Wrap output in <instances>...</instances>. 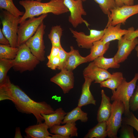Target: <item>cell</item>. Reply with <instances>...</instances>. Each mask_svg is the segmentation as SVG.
Here are the masks:
<instances>
[{
	"instance_id": "obj_1",
	"label": "cell",
	"mask_w": 138,
	"mask_h": 138,
	"mask_svg": "<svg viewBox=\"0 0 138 138\" xmlns=\"http://www.w3.org/2000/svg\"><path fill=\"white\" fill-rule=\"evenodd\" d=\"M11 100L19 112L32 114L37 123L44 121L42 114H49L55 110L44 101L37 102L30 98L19 86L12 83L7 76L5 81L0 84V100Z\"/></svg>"
},
{
	"instance_id": "obj_2",
	"label": "cell",
	"mask_w": 138,
	"mask_h": 138,
	"mask_svg": "<svg viewBox=\"0 0 138 138\" xmlns=\"http://www.w3.org/2000/svg\"><path fill=\"white\" fill-rule=\"evenodd\" d=\"M19 3L25 10L23 15L20 17L19 24L29 18L43 14L52 13L59 15L69 12L64 4V0H50L47 3L37 0H22Z\"/></svg>"
},
{
	"instance_id": "obj_3",
	"label": "cell",
	"mask_w": 138,
	"mask_h": 138,
	"mask_svg": "<svg viewBox=\"0 0 138 138\" xmlns=\"http://www.w3.org/2000/svg\"><path fill=\"white\" fill-rule=\"evenodd\" d=\"M0 18L2 32L9 41L10 46L18 47V31L20 17H17L6 10L1 9Z\"/></svg>"
},
{
	"instance_id": "obj_4",
	"label": "cell",
	"mask_w": 138,
	"mask_h": 138,
	"mask_svg": "<svg viewBox=\"0 0 138 138\" xmlns=\"http://www.w3.org/2000/svg\"><path fill=\"white\" fill-rule=\"evenodd\" d=\"M138 80V72L135 74L134 78L129 82H127L124 78L121 84L116 90L112 91L111 100L113 101H120L123 103L125 108L124 113L126 117L129 116L131 113L129 101L133 94Z\"/></svg>"
},
{
	"instance_id": "obj_5",
	"label": "cell",
	"mask_w": 138,
	"mask_h": 138,
	"mask_svg": "<svg viewBox=\"0 0 138 138\" xmlns=\"http://www.w3.org/2000/svg\"><path fill=\"white\" fill-rule=\"evenodd\" d=\"M13 60V69L20 73L34 70L40 62L33 54L25 43L18 47L17 54Z\"/></svg>"
},
{
	"instance_id": "obj_6",
	"label": "cell",
	"mask_w": 138,
	"mask_h": 138,
	"mask_svg": "<svg viewBox=\"0 0 138 138\" xmlns=\"http://www.w3.org/2000/svg\"><path fill=\"white\" fill-rule=\"evenodd\" d=\"M48 14L42 15L37 17L30 18L20 24L18 31V46L25 43L35 33L40 26L43 22Z\"/></svg>"
},
{
	"instance_id": "obj_7",
	"label": "cell",
	"mask_w": 138,
	"mask_h": 138,
	"mask_svg": "<svg viewBox=\"0 0 138 138\" xmlns=\"http://www.w3.org/2000/svg\"><path fill=\"white\" fill-rule=\"evenodd\" d=\"M112 104L111 113L107 121V136L110 138H116L122 124V116L125 108L123 103L120 101H114Z\"/></svg>"
},
{
	"instance_id": "obj_8",
	"label": "cell",
	"mask_w": 138,
	"mask_h": 138,
	"mask_svg": "<svg viewBox=\"0 0 138 138\" xmlns=\"http://www.w3.org/2000/svg\"><path fill=\"white\" fill-rule=\"evenodd\" d=\"M46 26L43 22L34 34L26 42L31 52L40 61L45 60V47L43 39Z\"/></svg>"
},
{
	"instance_id": "obj_9",
	"label": "cell",
	"mask_w": 138,
	"mask_h": 138,
	"mask_svg": "<svg viewBox=\"0 0 138 138\" xmlns=\"http://www.w3.org/2000/svg\"><path fill=\"white\" fill-rule=\"evenodd\" d=\"M81 0H64V3L70 12L68 20L74 28L79 24H84L88 27L89 24L82 17L87 13L84 9Z\"/></svg>"
},
{
	"instance_id": "obj_10",
	"label": "cell",
	"mask_w": 138,
	"mask_h": 138,
	"mask_svg": "<svg viewBox=\"0 0 138 138\" xmlns=\"http://www.w3.org/2000/svg\"><path fill=\"white\" fill-rule=\"evenodd\" d=\"M110 12L107 24L113 26L119 24L124 25L128 18L138 14V4L116 7L111 10Z\"/></svg>"
},
{
	"instance_id": "obj_11",
	"label": "cell",
	"mask_w": 138,
	"mask_h": 138,
	"mask_svg": "<svg viewBox=\"0 0 138 138\" xmlns=\"http://www.w3.org/2000/svg\"><path fill=\"white\" fill-rule=\"evenodd\" d=\"M70 30L73 37L75 39L78 47L87 49H90L94 42L102 39L104 31V30L90 29V34L87 35L83 32H78L71 28Z\"/></svg>"
},
{
	"instance_id": "obj_12",
	"label": "cell",
	"mask_w": 138,
	"mask_h": 138,
	"mask_svg": "<svg viewBox=\"0 0 138 138\" xmlns=\"http://www.w3.org/2000/svg\"><path fill=\"white\" fill-rule=\"evenodd\" d=\"M50 81L59 86L64 94L68 93L74 86V78L73 71L63 69L51 78Z\"/></svg>"
},
{
	"instance_id": "obj_13",
	"label": "cell",
	"mask_w": 138,
	"mask_h": 138,
	"mask_svg": "<svg viewBox=\"0 0 138 138\" xmlns=\"http://www.w3.org/2000/svg\"><path fill=\"white\" fill-rule=\"evenodd\" d=\"M138 44L137 38L128 40L123 36L118 41V50L113 57L116 61L120 64L125 61Z\"/></svg>"
},
{
	"instance_id": "obj_14",
	"label": "cell",
	"mask_w": 138,
	"mask_h": 138,
	"mask_svg": "<svg viewBox=\"0 0 138 138\" xmlns=\"http://www.w3.org/2000/svg\"><path fill=\"white\" fill-rule=\"evenodd\" d=\"M84 77H87L94 83L100 84L110 77L111 74L106 70L97 66L94 61L90 63L83 71Z\"/></svg>"
},
{
	"instance_id": "obj_15",
	"label": "cell",
	"mask_w": 138,
	"mask_h": 138,
	"mask_svg": "<svg viewBox=\"0 0 138 138\" xmlns=\"http://www.w3.org/2000/svg\"><path fill=\"white\" fill-rule=\"evenodd\" d=\"M121 24H119L113 26L107 24L104 29L103 35L101 40L105 43L115 40H119L134 28L132 27L127 30L122 29L121 28Z\"/></svg>"
},
{
	"instance_id": "obj_16",
	"label": "cell",
	"mask_w": 138,
	"mask_h": 138,
	"mask_svg": "<svg viewBox=\"0 0 138 138\" xmlns=\"http://www.w3.org/2000/svg\"><path fill=\"white\" fill-rule=\"evenodd\" d=\"M101 102L97 116L98 122H107L111 115L112 110V104L110 102V99L103 89L101 91Z\"/></svg>"
},
{
	"instance_id": "obj_17",
	"label": "cell",
	"mask_w": 138,
	"mask_h": 138,
	"mask_svg": "<svg viewBox=\"0 0 138 138\" xmlns=\"http://www.w3.org/2000/svg\"><path fill=\"white\" fill-rule=\"evenodd\" d=\"M84 77L85 81L82 86L81 94L78 100L77 106L82 107L91 104L95 105L96 101L90 89V85L93 81L87 77Z\"/></svg>"
},
{
	"instance_id": "obj_18",
	"label": "cell",
	"mask_w": 138,
	"mask_h": 138,
	"mask_svg": "<svg viewBox=\"0 0 138 138\" xmlns=\"http://www.w3.org/2000/svg\"><path fill=\"white\" fill-rule=\"evenodd\" d=\"M70 48L64 68L73 71L80 64L88 62L86 56H81L78 50L74 49L72 46Z\"/></svg>"
},
{
	"instance_id": "obj_19",
	"label": "cell",
	"mask_w": 138,
	"mask_h": 138,
	"mask_svg": "<svg viewBox=\"0 0 138 138\" xmlns=\"http://www.w3.org/2000/svg\"><path fill=\"white\" fill-rule=\"evenodd\" d=\"M49 127L44 122L38 123L26 128L25 132L27 137L51 138V134L48 131Z\"/></svg>"
},
{
	"instance_id": "obj_20",
	"label": "cell",
	"mask_w": 138,
	"mask_h": 138,
	"mask_svg": "<svg viewBox=\"0 0 138 138\" xmlns=\"http://www.w3.org/2000/svg\"><path fill=\"white\" fill-rule=\"evenodd\" d=\"M75 122L67 123L63 125H55L50 129V132L61 135L66 138L78 136V129Z\"/></svg>"
},
{
	"instance_id": "obj_21",
	"label": "cell",
	"mask_w": 138,
	"mask_h": 138,
	"mask_svg": "<svg viewBox=\"0 0 138 138\" xmlns=\"http://www.w3.org/2000/svg\"><path fill=\"white\" fill-rule=\"evenodd\" d=\"M67 113L61 108H57L54 113L49 114H42L44 123L49 128H50L55 125H60Z\"/></svg>"
},
{
	"instance_id": "obj_22",
	"label": "cell",
	"mask_w": 138,
	"mask_h": 138,
	"mask_svg": "<svg viewBox=\"0 0 138 138\" xmlns=\"http://www.w3.org/2000/svg\"><path fill=\"white\" fill-rule=\"evenodd\" d=\"M110 43H104L101 40L95 42L90 48V53L86 57L88 62L93 61L96 58L102 56L108 49Z\"/></svg>"
},
{
	"instance_id": "obj_23",
	"label": "cell",
	"mask_w": 138,
	"mask_h": 138,
	"mask_svg": "<svg viewBox=\"0 0 138 138\" xmlns=\"http://www.w3.org/2000/svg\"><path fill=\"white\" fill-rule=\"evenodd\" d=\"M81 107L77 106L71 111L67 113L62 124L75 122L79 120L82 122H87L88 119L87 113L82 111Z\"/></svg>"
},
{
	"instance_id": "obj_24",
	"label": "cell",
	"mask_w": 138,
	"mask_h": 138,
	"mask_svg": "<svg viewBox=\"0 0 138 138\" xmlns=\"http://www.w3.org/2000/svg\"><path fill=\"white\" fill-rule=\"evenodd\" d=\"M123 73L120 72L113 73L109 78L100 84L101 88H107L115 91L121 85L124 78Z\"/></svg>"
},
{
	"instance_id": "obj_25",
	"label": "cell",
	"mask_w": 138,
	"mask_h": 138,
	"mask_svg": "<svg viewBox=\"0 0 138 138\" xmlns=\"http://www.w3.org/2000/svg\"><path fill=\"white\" fill-rule=\"evenodd\" d=\"M107 135V122H102L90 129L84 138H105Z\"/></svg>"
},
{
	"instance_id": "obj_26",
	"label": "cell",
	"mask_w": 138,
	"mask_h": 138,
	"mask_svg": "<svg viewBox=\"0 0 138 138\" xmlns=\"http://www.w3.org/2000/svg\"><path fill=\"white\" fill-rule=\"evenodd\" d=\"M93 61L98 67L106 70L109 68H118L120 66V64L116 61L114 57L107 58L102 56L96 58Z\"/></svg>"
},
{
	"instance_id": "obj_27",
	"label": "cell",
	"mask_w": 138,
	"mask_h": 138,
	"mask_svg": "<svg viewBox=\"0 0 138 138\" xmlns=\"http://www.w3.org/2000/svg\"><path fill=\"white\" fill-rule=\"evenodd\" d=\"M63 30L60 25H56L52 27L48 37L50 40L52 46L59 48L62 47L61 43V39L62 35Z\"/></svg>"
},
{
	"instance_id": "obj_28",
	"label": "cell",
	"mask_w": 138,
	"mask_h": 138,
	"mask_svg": "<svg viewBox=\"0 0 138 138\" xmlns=\"http://www.w3.org/2000/svg\"><path fill=\"white\" fill-rule=\"evenodd\" d=\"M18 47L10 45L0 44V59L14 60L16 57Z\"/></svg>"
},
{
	"instance_id": "obj_29",
	"label": "cell",
	"mask_w": 138,
	"mask_h": 138,
	"mask_svg": "<svg viewBox=\"0 0 138 138\" xmlns=\"http://www.w3.org/2000/svg\"><path fill=\"white\" fill-rule=\"evenodd\" d=\"M14 65L13 60L0 59V84L5 80L8 72Z\"/></svg>"
},
{
	"instance_id": "obj_30",
	"label": "cell",
	"mask_w": 138,
	"mask_h": 138,
	"mask_svg": "<svg viewBox=\"0 0 138 138\" xmlns=\"http://www.w3.org/2000/svg\"><path fill=\"white\" fill-rule=\"evenodd\" d=\"M0 8L17 17L22 16L24 12L20 11L14 4L13 0H0Z\"/></svg>"
},
{
	"instance_id": "obj_31",
	"label": "cell",
	"mask_w": 138,
	"mask_h": 138,
	"mask_svg": "<svg viewBox=\"0 0 138 138\" xmlns=\"http://www.w3.org/2000/svg\"><path fill=\"white\" fill-rule=\"evenodd\" d=\"M98 4L104 14L109 17L110 10L116 7L115 0H94Z\"/></svg>"
},
{
	"instance_id": "obj_32",
	"label": "cell",
	"mask_w": 138,
	"mask_h": 138,
	"mask_svg": "<svg viewBox=\"0 0 138 138\" xmlns=\"http://www.w3.org/2000/svg\"><path fill=\"white\" fill-rule=\"evenodd\" d=\"M121 126L119 138H135L133 133V127L130 125L122 123Z\"/></svg>"
},
{
	"instance_id": "obj_33",
	"label": "cell",
	"mask_w": 138,
	"mask_h": 138,
	"mask_svg": "<svg viewBox=\"0 0 138 138\" xmlns=\"http://www.w3.org/2000/svg\"><path fill=\"white\" fill-rule=\"evenodd\" d=\"M122 123L130 125L135 129L138 132V119L132 113H130L129 116L123 118ZM137 138H138V136Z\"/></svg>"
},
{
	"instance_id": "obj_34",
	"label": "cell",
	"mask_w": 138,
	"mask_h": 138,
	"mask_svg": "<svg viewBox=\"0 0 138 138\" xmlns=\"http://www.w3.org/2000/svg\"><path fill=\"white\" fill-rule=\"evenodd\" d=\"M129 107L130 110L133 111L138 109V82L135 91L130 99Z\"/></svg>"
},
{
	"instance_id": "obj_35",
	"label": "cell",
	"mask_w": 138,
	"mask_h": 138,
	"mask_svg": "<svg viewBox=\"0 0 138 138\" xmlns=\"http://www.w3.org/2000/svg\"><path fill=\"white\" fill-rule=\"evenodd\" d=\"M68 54V52L66 51L62 47L60 48L59 53L60 62L58 70H61L64 68Z\"/></svg>"
},
{
	"instance_id": "obj_36",
	"label": "cell",
	"mask_w": 138,
	"mask_h": 138,
	"mask_svg": "<svg viewBox=\"0 0 138 138\" xmlns=\"http://www.w3.org/2000/svg\"><path fill=\"white\" fill-rule=\"evenodd\" d=\"M60 62V59L59 55L48 60L47 65L48 67L52 70H55L59 67Z\"/></svg>"
},
{
	"instance_id": "obj_37",
	"label": "cell",
	"mask_w": 138,
	"mask_h": 138,
	"mask_svg": "<svg viewBox=\"0 0 138 138\" xmlns=\"http://www.w3.org/2000/svg\"><path fill=\"white\" fill-rule=\"evenodd\" d=\"M116 7H120L124 5H134V0H115Z\"/></svg>"
},
{
	"instance_id": "obj_38",
	"label": "cell",
	"mask_w": 138,
	"mask_h": 138,
	"mask_svg": "<svg viewBox=\"0 0 138 138\" xmlns=\"http://www.w3.org/2000/svg\"><path fill=\"white\" fill-rule=\"evenodd\" d=\"M60 48L52 46L50 53L47 56L48 60H49L59 55Z\"/></svg>"
},
{
	"instance_id": "obj_39",
	"label": "cell",
	"mask_w": 138,
	"mask_h": 138,
	"mask_svg": "<svg viewBox=\"0 0 138 138\" xmlns=\"http://www.w3.org/2000/svg\"><path fill=\"white\" fill-rule=\"evenodd\" d=\"M124 36L128 40L134 39L138 37V30H135L134 29Z\"/></svg>"
},
{
	"instance_id": "obj_40",
	"label": "cell",
	"mask_w": 138,
	"mask_h": 138,
	"mask_svg": "<svg viewBox=\"0 0 138 138\" xmlns=\"http://www.w3.org/2000/svg\"><path fill=\"white\" fill-rule=\"evenodd\" d=\"M0 44L10 45L9 41L3 33L1 28H0Z\"/></svg>"
},
{
	"instance_id": "obj_41",
	"label": "cell",
	"mask_w": 138,
	"mask_h": 138,
	"mask_svg": "<svg viewBox=\"0 0 138 138\" xmlns=\"http://www.w3.org/2000/svg\"><path fill=\"white\" fill-rule=\"evenodd\" d=\"M15 138H22V136L21 135L20 128L19 127H17L15 129Z\"/></svg>"
},
{
	"instance_id": "obj_42",
	"label": "cell",
	"mask_w": 138,
	"mask_h": 138,
	"mask_svg": "<svg viewBox=\"0 0 138 138\" xmlns=\"http://www.w3.org/2000/svg\"><path fill=\"white\" fill-rule=\"evenodd\" d=\"M51 134L50 136L51 138H66V137L60 134Z\"/></svg>"
},
{
	"instance_id": "obj_43",
	"label": "cell",
	"mask_w": 138,
	"mask_h": 138,
	"mask_svg": "<svg viewBox=\"0 0 138 138\" xmlns=\"http://www.w3.org/2000/svg\"><path fill=\"white\" fill-rule=\"evenodd\" d=\"M135 49L136 52V56L138 57V45L136 46Z\"/></svg>"
},
{
	"instance_id": "obj_44",
	"label": "cell",
	"mask_w": 138,
	"mask_h": 138,
	"mask_svg": "<svg viewBox=\"0 0 138 138\" xmlns=\"http://www.w3.org/2000/svg\"><path fill=\"white\" fill-rule=\"evenodd\" d=\"M81 0L83 2H85L86 1H87V0Z\"/></svg>"
},
{
	"instance_id": "obj_45",
	"label": "cell",
	"mask_w": 138,
	"mask_h": 138,
	"mask_svg": "<svg viewBox=\"0 0 138 138\" xmlns=\"http://www.w3.org/2000/svg\"><path fill=\"white\" fill-rule=\"evenodd\" d=\"M38 1H39V2H41V1H42V0H36Z\"/></svg>"
}]
</instances>
